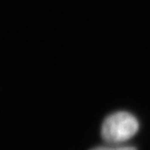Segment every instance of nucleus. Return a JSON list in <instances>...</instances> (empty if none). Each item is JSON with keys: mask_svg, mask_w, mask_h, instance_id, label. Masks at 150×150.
I'll use <instances>...</instances> for the list:
<instances>
[{"mask_svg": "<svg viewBox=\"0 0 150 150\" xmlns=\"http://www.w3.org/2000/svg\"><path fill=\"white\" fill-rule=\"evenodd\" d=\"M139 128L136 117L128 112H116L106 117L101 127V136L110 145H120L133 137Z\"/></svg>", "mask_w": 150, "mask_h": 150, "instance_id": "1", "label": "nucleus"}, {"mask_svg": "<svg viewBox=\"0 0 150 150\" xmlns=\"http://www.w3.org/2000/svg\"><path fill=\"white\" fill-rule=\"evenodd\" d=\"M91 150H137L133 146H117V145H111L107 146H99L95 147Z\"/></svg>", "mask_w": 150, "mask_h": 150, "instance_id": "2", "label": "nucleus"}]
</instances>
